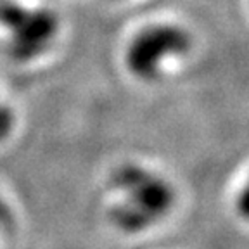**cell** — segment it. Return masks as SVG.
I'll use <instances>...</instances> for the list:
<instances>
[{
    "label": "cell",
    "instance_id": "obj_1",
    "mask_svg": "<svg viewBox=\"0 0 249 249\" xmlns=\"http://www.w3.org/2000/svg\"><path fill=\"white\" fill-rule=\"evenodd\" d=\"M111 220L123 232L135 233L163 220L175 202L171 185L151 170L126 164L113 175Z\"/></svg>",
    "mask_w": 249,
    "mask_h": 249
},
{
    "label": "cell",
    "instance_id": "obj_2",
    "mask_svg": "<svg viewBox=\"0 0 249 249\" xmlns=\"http://www.w3.org/2000/svg\"><path fill=\"white\" fill-rule=\"evenodd\" d=\"M0 28L5 49L18 62H31L51 51L59 35V18L45 7L0 2Z\"/></svg>",
    "mask_w": 249,
    "mask_h": 249
},
{
    "label": "cell",
    "instance_id": "obj_3",
    "mask_svg": "<svg viewBox=\"0 0 249 249\" xmlns=\"http://www.w3.org/2000/svg\"><path fill=\"white\" fill-rule=\"evenodd\" d=\"M191 35L175 24H154L139 31L126 49V68L140 80H156L163 64L191 51Z\"/></svg>",
    "mask_w": 249,
    "mask_h": 249
},
{
    "label": "cell",
    "instance_id": "obj_4",
    "mask_svg": "<svg viewBox=\"0 0 249 249\" xmlns=\"http://www.w3.org/2000/svg\"><path fill=\"white\" fill-rule=\"evenodd\" d=\"M12 128V113L11 109L2 102L0 99V139L4 135H7Z\"/></svg>",
    "mask_w": 249,
    "mask_h": 249
},
{
    "label": "cell",
    "instance_id": "obj_5",
    "mask_svg": "<svg viewBox=\"0 0 249 249\" xmlns=\"http://www.w3.org/2000/svg\"><path fill=\"white\" fill-rule=\"evenodd\" d=\"M12 225V213L9 204L0 197V233L7 232Z\"/></svg>",
    "mask_w": 249,
    "mask_h": 249
},
{
    "label": "cell",
    "instance_id": "obj_6",
    "mask_svg": "<svg viewBox=\"0 0 249 249\" xmlns=\"http://www.w3.org/2000/svg\"><path fill=\"white\" fill-rule=\"evenodd\" d=\"M237 211L241 213L242 218L249 220V178L246 182V185L242 187L241 194H239L237 199Z\"/></svg>",
    "mask_w": 249,
    "mask_h": 249
}]
</instances>
